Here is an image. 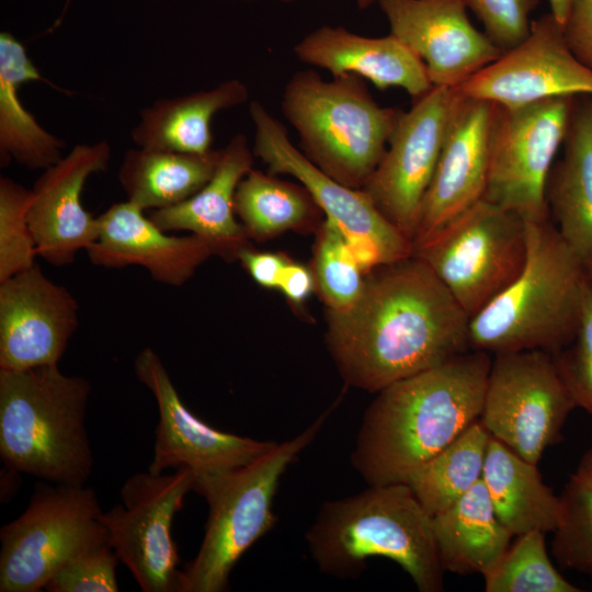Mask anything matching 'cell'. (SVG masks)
<instances>
[{
  "mask_svg": "<svg viewBox=\"0 0 592 592\" xmlns=\"http://www.w3.org/2000/svg\"><path fill=\"white\" fill-rule=\"evenodd\" d=\"M366 277L348 309L329 310L326 340L348 386L377 392L470 349V317L413 255Z\"/></svg>",
  "mask_w": 592,
  "mask_h": 592,
  "instance_id": "6da1fadb",
  "label": "cell"
},
{
  "mask_svg": "<svg viewBox=\"0 0 592 592\" xmlns=\"http://www.w3.org/2000/svg\"><path fill=\"white\" fill-rule=\"evenodd\" d=\"M491 363L469 350L377 391L350 455L367 486L405 483L477 422Z\"/></svg>",
  "mask_w": 592,
  "mask_h": 592,
  "instance_id": "7a4b0ae2",
  "label": "cell"
},
{
  "mask_svg": "<svg viewBox=\"0 0 592 592\" xmlns=\"http://www.w3.org/2000/svg\"><path fill=\"white\" fill-rule=\"evenodd\" d=\"M305 539L322 573L355 578L379 556L398 563L420 592L444 588L432 516L407 483L368 486L323 502Z\"/></svg>",
  "mask_w": 592,
  "mask_h": 592,
  "instance_id": "3957f363",
  "label": "cell"
},
{
  "mask_svg": "<svg viewBox=\"0 0 592 592\" xmlns=\"http://www.w3.org/2000/svg\"><path fill=\"white\" fill-rule=\"evenodd\" d=\"M526 234L523 270L469 320L471 350L553 354L576 335L590 277L550 218L526 221Z\"/></svg>",
  "mask_w": 592,
  "mask_h": 592,
  "instance_id": "277c9868",
  "label": "cell"
},
{
  "mask_svg": "<svg viewBox=\"0 0 592 592\" xmlns=\"http://www.w3.org/2000/svg\"><path fill=\"white\" fill-rule=\"evenodd\" d=\"M91 384L58 365L0 369V456L5 467L61 485L93 470L86 431Z\"/></svg>",
  "mask_w": 592,
  "mask_h": 592,
  "instance_id": "5b68a950",
  "label": "cell"
},
{
  "mask_svg": "<svg viewBox=\"0 0 592 592\" xmlns=\"http://www.w3.org/2000/svg\"><path fill=\"white\" fill-rule=\"evenodd\" d=\"M281 107L303 153L332 179L357 190L380 162L402 112L380 106L360 76L326 80L311 69L288 79Z\"/></svg>",
  "mask_w": 592,
  "mask_h": 592,
  "instance_id": "8992f818",
  "label": "cell"
},
{
  "mask_svg": "<svg viewBox=\"0 0 592 592\" xmlns=\"http://www.w3.org/2000/svg\"><path fill=\"white\" fill-rule=\"evenodd\" d=\"M337 405L295 437L276 443L254 462L195 477L193 491L209 511L196 557L181 571L178 592H224L239 558L277 522L273 501L286 469L310 445Z\"/></svg>",
  "mask_w": 592,
  "mask_h": 592,
  "instance_id": "52a82bcc",
  "label": "cell"
},
{
  "mask_svg": "<svg viewBox=\"0 0 592 592\" xmlns=\"http://www.w3.org/2000/svg\"><path fill=\"white\" fill-rule=\"evenodd\" d=\"M412 255L425 263L471 318L521 273L526 221L481 198L425 240Z\"/></svg>",
  "mask_w": 592,
  "mask_h": 592,
  "instance_id": "ba28073f",
  "label": "cell"
},
{
  "mask_svg": "<svg viewBox=\"0 0 592 592\" xmlns=\"http://www.w3.org/2000/svg\"><path fill=\"white\" fill-rule=\"evenodd\" d=\"M84 485L38 483L25 511L0 530V591L38 592L81 550L107 540Z\"/></svg>",
  "mask_w": 592,
  "mask_h": 592,
  "instance_id": "9c48e42d",
  "label": "cell"
},
{
  "mask_svg": "<svg viewBox=\"0 0 592 592\" xmlns=\"http://www.w3.org/2000/svg\"><path fill=\"white\" fill-rule=\"evenodd\" d=\"M254 125L253 155L271 173L298 180L346 237L365 274L412 255L413 243L375 206L363 189L349 187L314 164L289 139L286 127L259 101L249 104Z\"/></svg>",
  "mask_w": 592,
  "mask_h": 592,
  "instance_id": "30bf717a",
  "label": "cell"
},
{
  "mask_svg": "<svg viewBox=\"0 0 592 592\" xmlns=\"http://www.w3.org/2000/svg\"><path fill=\"white\" fill-rule=\"evenodd\" d=\"M578 96L519 106L496 104L483 200L519 214L525 221L549 218L546 184Z\"/></svg>",
  "mask_w": 592,
  "mask_h": 592,
  "instance_id": "8fae6325",
  "label": "cell"
},
{
  "mask_svg": "<svg viewBox=\"0 0 592 592\" xmlns=\"http://www.w3.org/2000/svg\"><path fill=\"white\" fill-rule=\"evenodd\" d=\"M576 408L551 353H498L478 421L493 439L537 465L544 452L562 440L566 420Z\"/></svg>",
  "mask_w": 592,
  "mask_h": 592,
  "instance_id": "7c38bea8",
  "label": "cell"
},
{
  "mask_svg": "<svg viewBox=\"0 0 592 592\" xmlns=\"http://www.w3.org/2000/svg\"><path fill=\"white\" fill-rule=\"evenodd\" d=\"M194 481L189 467L174 474H134L121 488L122 504L99 517L118 561L144 592L179 591L181 571L172 522Z\"/></svg>",
  "mask_w": 592,
  "mask_h": 592,
  "instance_id": "4fadbf2b",
  "label": "cell"
},
{
  "mask_svg": "<svg viewBox=\"0 0 592 592\" xmlns=\"http://www.w3.org/2000/svg\"><path fill=\"white\" fill-rule=\"evenodd\" d=\"M459 101L454 88L433 87L402 111L385 155L363 190L413 243L422 204Z\"/></svg>",
  "mask_w": 592,
  "mask_h": 592,
  "instance_id": "5bb4252c",
  "label": "cell"
},
{
  "mask_svg": "<svg viewBox=\"0 0 592 592\" xmlns=\"http://www.w3.org/2000/svg\"><path fill=\"white\" fill-rule=\"evenodd\" d=\"M466 98L519 106L557 96H592V71L570 50L562 25L549 12L528 36L455 88Z\"/></svg>",
  "mask_w": 592,
  "mask_h": 592,
  "instance_id": "9a60e30c",
  "label": "cell"
},
{
  "mask_svg": "<svg viewBox=\"0 0 592 592\" xmlns=\"http://www.w3.org/2000/svg\"><path fill=\"white\" fill-rule=\"evenodd\" d=\"M137 379L153 395L159 410L153 457L149 471L189 467L195 477L246 466L277 442L259 441L215 429L195 417L182 402L160 357L151 348L134 360Z\"/></svg>",
  "mask_w": 592,
  "mask_h": 592,
  "instance_id": "2e32d148",
  "label": "cell"
},
{
  "mask_svg": "<svg viewBox=\"0 0 592 592\" xmlns=\"http://www.w3.org/2000/svg\"><path fill=\"white\" fill-rule=\"evenodd\" d=\"M390 34L425 66L434 87L456 88L503 52L470 22L463 0H379Z\"/></svg>",
  "mask_w": 592,
  "mask_h": 592,
  "instance_id": "e0dca14e",
  "label": "cell"
},
{
  "mask_svg": "<svg viewBox=\"0 0 592 592\" xmlns=\"http://www.w3.org/2000/svg\"><path fill=\"white\" fill-rule=\"evenodd\" d=\"M78 326V303L34 265L0 282V369L58 365Z\"/></svg>",
  "mask_w": 592,
  "mask_h": 592,
  "instance_id": "ac0fdd59",
  "label": "cell"
},
{
  "mask_svg": "<svg viewBox=\"0 0 592 592\" xmlns=\"http://www.w3.org/2000/svg\"><path fill=\"white\" fill-rule=\"evenodd\" d=\"M111 156L106 140L78 144L34 183L27 219L37 255L46 262L70 264L98 239V217L86 210L81 193L90 175L107 169Z\"/></svg>",
  "mask_w": 592,
  "mask_h": 592,
  "instance_id": "d6986e66",
  "label": "cell"
},
{
  "mask_svg": "<svg viewBox=\"0 0 592 592\" xmlns=\"http://www.w3.org/2000/svg\"><path fill=\"white\" fill-rule=\"evenodd\" d=\"M494 111L492 102L459 94L422 204L413 244L432 236L483 197Z\"/></svg>",
  "mask_w": 592,
  "mask_h": 592,
  "instance_id": "ffe728a7",
  "label": "cell"
},
{
  "mask_svg": "<svg viewBox=\"0 0 592 592\" xmlns=\"http://www.w3.org/2000/svg\"><path fill=\"white\" fill-rule=\"evenodd\" d=\"M136 204L126 201L110 206L98 216V239L87 249L99 266L145 267L151 277L169 286H181L213 251L197 235L169 236Z\"/></svg>",
  "mask_w": 592,
  "mask_h": 592,
  "instance_id": "44dd1931",
  "label": "cell"
},
{
  "mask_svg": "<svg viewBox=\"0 0 592 592\" xmlns=\"http://www.w3.org/2000/svg\"><path fill=\"white\" fill-rule=\"evenodd\" d=\"M293 52L301 62L332 77L353 73L379 90L401 88L413 100L434 87L424 64L390 33L368 37L342 26L322 25L306 34Z\"/></svg>",
  "mask_w": 592,
  "mask_h": 592,
  "instance_id": "7402d4cb",
  "label": "cell"
},
{
  "mask_svg": "<svg viewBox=\"0 0 592 592\" xmlns=\"http://www.w3.org/2000/svg\"><path fill=\"white\" fill-rule=\"evenodd\" d=\"M253 151L243 134L234 136L221 149L212 179L196 194L177 205L153 210L149 217L162 230H186L209 244L213 254L238 260L249 247V236L236 219L235 194L252 169Z\"/></svg>",
  "mask_w": 592,
  "mask_h": 592,
  "instance_id": "603a6c76",
  "label": "cell"
},
{
  "mask_svg": "<svg viewBox=\"0 0 592 592\" xmlns=\"http://www.w3.org/2000/svg\"><path fill=\"white\" fill-rule=\"evenodd\" d=\"M546 184L549 218L592 280V96L573 105Z\"/></svg>",
  "mask_w": 592,
  "mask_h": 592,
  "instance_id": "cb8c5ba5",
  "label": "cell"
},
{
  "mask_svg": "<svg viewBox=\"0 0 592 592\" xmlns=\"http://www.w3.org/2000/svg\"><path fill=\"white\" fill-rule=\"evenodd\" d=\"M248 99L247 86L230 79L209 90L158 100L141 110L132 139L141 148L206 153L212 150L213 117Z\"/></svg>",
  "mask_w": 592,
  "mask_h": 592,
  "instance_id": "d4e9b609",
  "label": "cell"
},
{
  "mask_svg": "<svg viewBox=\"0 0 592 592\" xmlns=\"http://www.w3.org/2000/svg\"><path fill=\"white\" fill-rule=\"evenodd\" d=\"M44 80L24 46L9 32L0 34V161L45 170L64 156L65 143L47 132L29 112L19 90Z\"/></svg>",
  "mask_w": 592,
  "mask_h": 592,
  "instance_id": "484cf974",
  "label": "cell"
},
{
  "mask_svg": "<svg viewBox=\"0 0 592 592\" xmlns=\"http://www.w3.org/2000/svg\"><path fill=\"white\" fill-rule=\"evenodd\" d=\"M481 479L499 521L513 536L554 532L558 526L560 497L543 481L537 465L492 436Z\"/></svg>",
  "mask_w": 592,
  "mask_h": 592,
  "instance_id": "4316f807",
  "label": "cell"
},
{
  "mask_svg": "<svg viewBox=\"0 0 592 592\" xmlns=\"http://www.w3.org/2000/svg\"><path fill=\"white\" fill-rule=\"evenodd\" d=\"M432 526L443 569L457 574H483L513 537L499 521L482 479L433 515Z\"/></svg>",
  "mask_w": 592,
  "mask_h": 592,
  "instance_id": "83f0119b",
  "label": "cell"
},
{
  "mask_svg": "<svg viewBox=\"0 0 592 592\" xmlns=\"http://www.w3.org/2000/svg\"><path fill=\"white\" fill-rule=\"evenodd\" d=\"M221 150L186 153L150 148L126 151L118 171L127 201L141 209H161L196 194L212 179Z\"/></svg>",
  "mask_w": 592,
  "mask_h": 592,
  "instance_id": "f1b7e54d",
  "label": "cell"
},
{
  "mask_svg": "<svg viewBox=\"0 0 592 592\" xmlns=\"http://www.w3.org/2000/svg\"><path fill=\"white\" fill-rule=\"evenodd\" d=\"M321 209L304 185L251 169L238 184L235 212L249 238L264 240L305 228Z\"/></svg>",
  "mask_w": 592,
  "mask_h": 592,
  "instance_id": "f546056e",
  "label": "cell"
},
{
  "mask_svg": "<svg viewBox=\"0 0 592 592\" xmlns=\"http://www.w3.org/2000/svg\"><path fill=\"white\" fill-rule=\"evenodd\" d=\"M490 437L477 421L407 479L405 483L431 516L448 509L481 479Z\"/></svg>",
  "mask_w": 592,
  "mask_h": 592,
  "instance_id": "4dcf8cb0",
  "label": "cell"
},
{
  "mask_svg": "<svg viewBox=\"0 0 592 592\" xmlns=\"http://www.w3.org/2000/svg\"><path fill=\"white\" fill-rule=\"evenodd\" d=\"M545 534L531 531L516 536L499 560L483 574L487 592H581L551 563Z\"/></svg>",
  "mask_w": 592,
  "mask_h": 592,
  "instance_id": "1f68e13d",
  "label": "cell"
},
{
  "mask_svg": "<svg viewBox=\"0 0 592 592\" xmlns=\"http://www.w3.org/2000/svg\"><path fill=\"white\" fill-rule=\"evenodd\" d=\"M364 274L344 234L326 218L315 249L314 276L329 310L348 309L360 298Z\"/></svg>",
  "mask_w": 592,
  "mask_h": 592,
  "instance_id": "d6a6232c",
  "label": "cell"
},
{
  "mask_svg": "<svg viewBox=\"0 0 592 592\" xmlns=\"http://www.w3.org/2000/svg\"><path fill=\"white\" fill-rule=\"evenodd\" d=\"M559 497L553 555L562 567L592 577V477L576 470Z\"/></svg>",
  "mask_w": 592,
  "mask_h": 592,
  "instance_id": "836d02e7",
  "label": "cell"
},
{
  "mask_svg": "<svg viewBox=\"0 0 592 592\" xmlns=\"http://www.w3.org/2000/svg\"><path fill=\"white\" fill-rule=\"evenodd\" d=\"M31 190L0 179V282L35 265V241L27 219Z\"/></svg>",
  "mask_w": 592,
  "mask_h": 592,
  "instance_id": "e575fe53",
  "label": "cell"
},
{
  "mask_svg": "<svg viewBox=\"0 0 592 592\" xmlns=\"http://www.w3.org/2000/svg\"><path fill=\"white\" fill-rule=\"evenodd\" d=\"M576 407L592 417V280L585 283L579 327L572 341L551 354Z\"/></svg>",
  "mask_w": 592,
  "mask_h": 592,
  "instance_id": "d590c367",
  "label": "cell"
},
{
  "mask_svg": "<svg viewBox=\"0 0 592 592\" xmlns=\"http://www.w3.org/2000/svg\"><path fill=\"white\" fill-rule=\"evenodd\" d=\"M118 559L109 540L90 546L67 560L48 580L49 592H116Z\"/></svg>",
  "mask_w": 592,
  "mask_h": 592,
  "instance_id": "8d00e7d4",
  "label": "cell"
},
{
  "mask_svg": "<svg viewBox=\"0 0 592 592\" xmlns=\"http://www.w3.org/2000/svg\"><path fill=\"white\" fill-rule=\"evenodd\" d=\"M481 21L485 33L504 53L530 34V15L539 0H463Z\"/></svg>",
  "mask_w": 592,
  "mask_h": 592,
  "instance_id": "74e56055",
  "label": "cell"
},
{
  "mask_svg": "<svg viewBox=\"0 0 592 592\" xmlns=\"http://www.w3.org/2000/svg\"><path fill=\"white\" fill-rule=\"evenodd\" d=\"M562 30L572 54L592 71V0H571Z\"/></svg>",
  "mask_w": 592,
  "mask_h": 592,
  "instance_id": "f35d334b",
  "label": "cell"
},
{
  "mask_svg": "<svg viewBox=\"0 0 592 592\" xmlns=\"http://www.w3.org/2000/svg\"><path fill=\"white\" fill-rule=\"evenodd\" d=\"M238 260L241 261L251 277L261 286L266 288H278L282 273L288 260L278 253L258 252L243 249Z\"/></svg>",
  "mask_w": 592,
  "mask_h": 592,
  "instance_id": "ab89813d",
  "label": "cell"
},
{
  "mask_svg": "<svg viewBox=\"0 0 592 592\" xmlns=\"http://www.w3.org/2000/svg\"><path fill=\"white\" fill-rule=\"evenodd\" d=\"M316 287L314 272L305 265L288 261L278 284V288L294 304H301Z\"/></svg>",
  "mask_w": 592,
  "mask_h": 592,
  "instance_id": "60d3db41",
  "label": "cell"
},
{
  "mask_svg": "<svg viewBox=\"0 0 592 592\" xmlns=\"http://www.w3.org/2000/svg\"><path fill=\"white\" fill-rule=\"evenodd\" d=\"M571 0H549L550 13L562 25L570 7Z\"/></svg>",
  "mask_w": 592,
  "mask_h": 592,
  "instance_id": "b9f144b4",
  "label": "cell"
},
{
  "mask_svg": "<svg viewBox=\"0 0 592 592\" xmlns=\"http://www.w3.org/2000/svg\"><path fill=\"white\" fill-rule=\"evenodd\" d=\"M577 471L592 477V446L582 456Z\"/></svg>",
  "mask_w": 592,
  "mask_h": 592,
  "instance_id": "7bdbcfd3",
  "label": "cell"
},
{
  "mask_svg": "<svg viewBox=\"0 0 592 592\" xmlns=\"http://www.w3.org/2000/svg\"><path fill=\"white\" fill-rule=\"evenodd\" d=\"M379 0H355L356 7L361 10L369 8L375 2H378Z\"/></svg>",
  "mask_w": 592,
  "mask_h": 592,
  "instance_id": "ee69618b",
  "label": "cell"
},
{
  "mask_svg": "<svg viewBox=\"0 0 592 592\" xmlns=\"http://www.w3.org/2000/svg\"><path fill=\"white\" fill-rule=\"evenodd\" d=\"M276 1L284 2V3H292L298 0H276Z\"/></svg>",
  "mask_w": 592,
  "mask_h": 592,
  "instance_id": "f6af8a7d",
  "label": "cell"
}]
</instances>
